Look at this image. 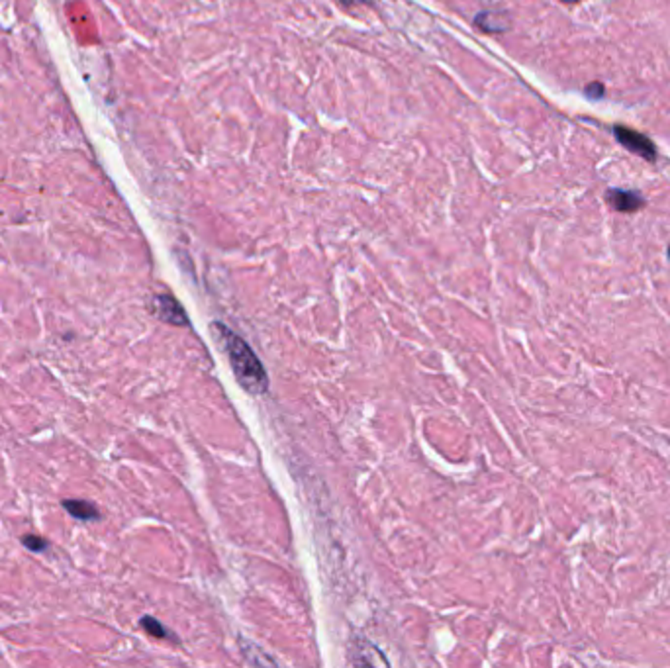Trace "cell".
Segmentation results:
<instances>
[{"mask_svg":"<svg viewBox=\"0 0 670 668\" xmlns=\"http://www.w3.org/2000/svg\"><path fill=\"white\" fill-rule=\"evenodd\" d=\"M63 506L77 519H96L98 517L96 506H92L91 502H84V500H65Z\"/></svg>","mask_w":670,"mask_h":668,"instance_id":"6","label":"cell"},{"mask_svg":"<svg viewBox=\"0 0 670 668\" xmlns=\"http://www.w3.org/2000/svg\"><path fill=\"white\" fill-rule=\"evenodd\" d=\"M613 135H616V140H618L625 149H630V151L635 153V155L645 157L647 161H653V159L657 157V149H655L653 142L641 132H635V130L625 128V126H616V128H613Z\"/></svg>","mask_w":670,"mask_h":668,"instance_id":"2","label":"cell"},{"mask_svg":"<svg viewBox=\"0 0 670 668\" xmlns=\"http://www.w3.org/2000/svg\"><path fill=\"white\" fill-rule=\"evenodd\" d=\"M142 625H143V629L147 631V633H151L153 637L165 639V635H167V629L163 628L161 623H159V621H155L153 618H143Z\"/></svg>","mask_w":670,"mask_h":668,"instance_id":"7","label":"cell"},{"mask_svg":"<svg viewBox=\"0 0 670 668\" xmlns=\"http://www.w3.org/2000/svg\"><path fill=\"white\" fill-rule=\"evenodd\" d=\"M153 312L155 316L171 325H186L188 318L184 314L183 306L169 294H159L153 298Z\"/></svg>","mask_w":670,"mask_h":668,"instance_id":"3","label":"cell"},{"mask_svg":"<svg viewBox=\"0 0 670 668\" xmlns=\"http://www.w3.org/2000/svg\"><path fill=\"white\" fill-rule=\"evenodd\" d=\"M477 26L488 34H500L508 30L509 20L504 12H480L477 16Z\"/></svg>","mask_w":670,"mask_h":668,"instance_id":"5","label":"cell"},{"mask_svg":"<svg viewBox=\"0 0 670 668\" xmlns=\"http://www.w3.org/2000/svg\"><path fill=\"white\" fill-rule=\"evenodd\" d=\"M560 2H565V4H576L580 0H560Z\"/></svg>","mask_w":670,"mask_h":668,"instance_id":"10","label":"cell"},{"mask_svg":"<svg viewBox=\"0 0 670 668\" xmlns=\"http://www.w3.org/2000/svg\"><path fill=\"white\" fill-rule=\"evenodd\" d=\"M606 202L618 210V212H637L643 208V196L635 191H621V188H609L606 193Z\"/></svg>","mask_w":670,"mask_h":668,"instance_id":"4","label":"cell"},{"mask_svg":"<svg viewBox=\"0 0 670 668\" xmlns=\"http://www.w3.org/2000/svg\"><path fill=\"white\" fill-rule=\"evenodd\" d=\"M586 96L590 98H602L604 96V84L602 82H592L586 87Z\"/></svg>","mask_w":670,"mask_h":668,"instance_id":"9","label":"cell"},{"mask_svg":"<svg viewBox=\"0 0 670 668\" xmlns=\"http://www.w3.org/2000/svg\"><path fill=\"white\" fill-rule=\"evenodd\" d=\"M22 541H24V545L28 547V549H31V551H43V549L47 547V541H45V539H41V537H36V535H26Z\"/></svg>","mask_w":670,"mask_h":668,"instance_id":"8","label":"cell"},{"mask_svg":"<svg viewBox=\"0 0 670 668\" xmlns=\"http://www.w3.org/2000/svg\"><path fill=\"white\" fill-rule=\"evenodd\" d=\"M212 332L220 347L228 355V361L232 364L237 383L244 386V390H247L249 394H263L269 386V376L265 373L263 363L253 353V349L245 343L239 335L234 334L230 327H225L220 322L212 324Z\"/></svg>","mask_w":670,"mask_h":668,"instance_id":"1","label":"cell"},{"mask_svg":"<svg viewBox=\"0 0 670 668\" xmlns=\"http://www.w3.org/2000/svg\"><path fill=\"white\" fill-rule=\"evenodd\" d=\"M669 259H670V247H669Z\"/></svg>","mask_w":670,"mask_h":668,"instance_id":"11","label":"cell"}]
</instances>
